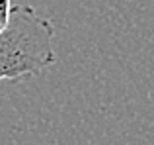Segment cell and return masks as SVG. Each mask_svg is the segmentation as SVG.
I'll list each match as a JSON object with an SVG mask.
<instances>
[{
	"label": "cell",
	"mask_w": 154,
	"mask_h": 145,
	"mask_svg": "<svg viewBox=\"0 0 154 145\" xmlns=\"http://www.w3.org/2000/svg\"><path fill=\"white\" fill-rule=\"evenodd\" d=\"M55 26L31 6L14 4L0 34V82L39 75L55 65Z\"/></svg>",
	"instance_id": "6da1fadb"
},
{
	"label": "cell",
	"mask_w": 154,
	"mask_h": 145,
	"mask_svg": "<svg viewBox=\"0 0 154 145\" xmlns=\"http://www.w3.org/2000/svg\"><path fill=\"white\" fill-rule=\"evenodd\" d=\"M12 0H0V34L10 22V12H12Z\"/></svg>",
	"instance_id": "7a4b0ae2"
}]
</instances>
